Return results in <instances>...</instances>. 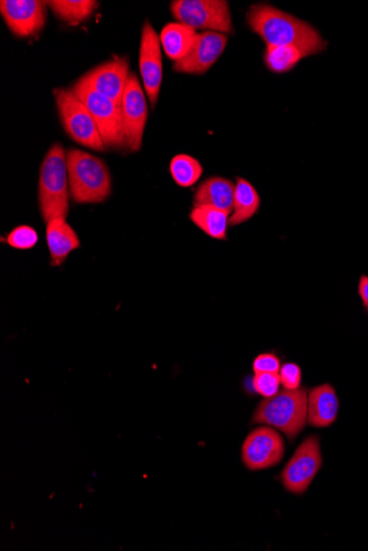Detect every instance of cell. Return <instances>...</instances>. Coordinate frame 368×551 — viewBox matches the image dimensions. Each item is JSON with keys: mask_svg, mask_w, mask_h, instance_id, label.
Listing matches in <instances>:
<instances>
[{"mask_svg": "<svg viewBox=\"0 0 368 551\" xmlns=\"http://www.w3.org/2000/svg\"><path fill=\"white\" fill-rule=\"evenodd\" d=\"M68 188L76 203H102L112 193V176L109 167L100 157L85 151L70 149L67 152Z\"/></svg>", "mask_w": 368, "mask_h": 551, "instance_id": "obj_2", "label": "cell"}, {"mask_svg": "<svg viewBox=\"0 0 368 551\" xmlns=\"http://www.w3.org/2000/svg\"><path fill=\"white\" fill-rule=\"evenodd\" d=\"M122 121H124L126 146L131 151L141 149L142 137L148 118V106L145 93L135 73H130L124 96L121 100Z\"/></svg>", "mask_w": 368, "mask_h": 551, "instance_id": "obj_10", "label": "cell"}, {"mask_svg": "<svg viewBox=\"0 0 368 551\" xmlns=\"http://www.w3.org/2000/svg\"><path fill=\"white\" fill-rule=\"evenodd\" d=\"M247 18L249 28L267 47H299L311 56L326 50L327 42L310 24L269 4H255Z\"/></svg>", "mask_w": 368, "mask_h": 551, "instance_id": "obj_1", "label": "cell"}, {"mask_svg": "<svg viewBox=\"0 0 368 551\" xmlns=\"http://www.w3.org/2000/svg\"><path fill=\"white\" fill-rule=\"evenodd\" d=\"M39 240L37 231L29 226H19L8 235L7 244L18 250L32 249Z\"/></svg>", "mask_w": 368, "mask_h": 551, "instance_id": "obj_25", "label": "cell"}, {"mask_svg": "<svg viewBox=\"0 0 368 551\" xmlns=\"http://www.w3.org/2000/svg\"><path fill=\"white\" fill-rule=\"evenodd\" d=\"M71 90L80 98L94 118L105 147H124L126 139L121 106L112 101L111 98L92 90L81 81H77Z\"/></svg>", "mask_w": 368, "mask_h": 551, "instance_id": "obj_7", "label": "cell"}, {"mask_svg": "<svg viewBox=\"0 0 368 551\" xmlns=\"http://www.w3.org/2000/svg\"><path fill=\"white\" fill-rule=\"evenodd\" d=\"M358 294L362 299L363 305L368 312V277L367 275H362L360 282H358Z\"/></svg>", "mask_w": 368, "mask_h": 551, "instance_id": "obj_28", "label": "cell"}, {"mask_svg": "<svg viewBox=\"0 0 368 551\" xmlns=\"http://www.w3.org/2000/svg\"><path fill=\"white\" fill-rule=\"evenodd\" d=\"M55 97L58 115L67 134L88 149L104 151L106 147L94 118L75 92L58 88Z\"/></svg>", "mask_w": 368, "mask_h": 551, "instance_id": "obj_5", "label": "cell"}, {"mask_svg": "<svg viewBox=\"0 0 368 551\" xmlns=\"http://www.w3.org/2000/svg\"><path fill=\"white\" fill-rule=\"evenodd\" d=\"M340 402L336 388L328 383L311 388L308 393V425L330 427L337 420Z\"/></svg>", "mask_w": 368, "mask_h": 551, "instance_id": "obj_15", "label": "cell"}, {"mask_svg": "<svg viewBox=\"0 0 368 551\" xmlns=\"http://www.w3.org/2000/svg\"><path fill=\"white\" fill-rule=\"evenodd\" d=\"M235 185L224 177L213 176L200 184L194 194V206H209L230 215L234 209Z\"/></svg>", "mask_w": 368, "mask_h": 551, "instance_id": "obj_17", "label": "cell"}, {"mask_svg": "<svg viewBox=\"0 0 368 551\" xmlns=\"http://www.w3.org/2000/svg\"><path fill=\"white\" fill-rule=\"evenodd\" d=\"M229 216V214L209 206H194L190 213V219L211 238L227 240Z\"/></svg>", "mask_w": 368, "mask_h": 551, "instance_id": "obj_20", "label": "cell"}, {"mask_svg": "<svg viewBox=\"0 0 368 551\" xmlns=\"http://www.w3.org/2000/svg\"><path fill=\"white\" fill-rule=\"evenodd\" d=\"M47 6L41 0H3L0 13L14 36L27 38L44 27Z\"/></svg>", "mask_w": 368, "mask_h": 551, "instance_id": "obj_11", "label": "cell"}, {"mask_svg": "<svg viewBox=\"0 0 368 551\" xmlns=\"http://www.w3.org/2000/svg\"><path fill=\"white\" fill-rule=\"evenodd\" d=\"M194 29L184 23L173 22L166 24L160 34V43L171 60L178 62L186 56L195 40Z\"/></svg>", "mask_w": 368, "mask_h": 551, "instance_id": "obj_18", "label": "cell"}, {"mask_svg": "<svg viewBox=\"0 0 368 551\" xmlns=\"http://www.w3.org/2000/svg\"><path fill=\"white\" fill-rule=\"evenodd\" d=\"M281 377L282 386L286 390H297L301 387L302 372L297 363L288 362L283 364L278 373Z\"/></svg>", "mask_w": 368, "mask_h": 551, "instance_id": "obj_26", "label": "cell"}, {"mask_svg": "<svg viewBox=\"0 0 368 551\" xmlns=\"http://www.w3.org/2000/svg\"><path fill=\"white\" fill-rule=\"evenodd\" d=\"M139 67L142 82L152 108L159 100L161 83H163V58H161L160 38L146 22L142 28Z\"/></svg>", "mask_w": 368, "mask_h": 551, "instance_id": "obj_13", "label": "cell"}, {"mask_svg": "<svg viewBox=\"0 0 368 551\" xmlns=\"http://www.w3.org/2000/svg\"><path fill=\"white\" fill-rule=\"evenodd\" d=\"M229 38L223 33L205 31L196 34L186 56L175 63L176 73L203 76L214 66L227 48Z\"/></svg>", "mask_w": 368, "mask_h": 551, "instance_id": "obj_12", "label": "cell"}, {"mask_svg": "<svg viewBox=\"0 0 368 551\" xmlns=\"http://www.w3.org/2000/svg\"><path fill=\"white\" fill-rule=\"evenodd\" d=\"M47 244L51 267H60L73 251L80 248V239L65 218H56L47 224Z\"/></svg>", "mask_w": 368, "mask_h": 551, "instance_id": "obj_16", "label": "cell"}, {"mask_svg": "<svg viewBox=\"0 0 368 551\" xmlns=\"http://www.w3.org/2000/svg\"><path fill=\"white\" fill-rule=\"evenodd\" d=\"M283 438L271 426H260L249 432L242 446V461L250 471L273 468L283 459Z\"/></svg>", "mask_w": 368, "mask_h": 551, "instance_id": "obj_9", "label": "cell"}, {"mask_svg": "<svg viewBox=\"0 0 368 551\" xmlns=\"http://www.w3.org/2000/svg\"><path fill=\"white\" fill-rule=\"evenodd\" d=\"M308 390H281L260 402L253 415V424L266 425L281 431L292 441L308 424Z\"/></svg>", "mask_w": 368, "mask_h": 551, "instance_id": "obj_3", "label": "cell"}, {"mask_svg": "<svg viewBox=\"0 0 368 551\" xmlns=\"http://www.w3.org/2000/svg\"><path fill=\"white\" fill-rule=\"evenodd\" d=\"M171 13L176 22L194 31L234 33L229 4L224 0H175Z\"/></svg>", "mask_w": 368, "mask_h": 551, "instance_id": "obj_6", "label": "cell"}, {"mask_svg": "<svg viewBox=\"0 0 368 551\" xmlns=\"http://www.w3.org/2000/svg\"><path fill=\"white\" fill-rule=\"evenodd\" d=\"M310 56V53L299 47H267L264 61L269 71L284 74L292 71L302 58Z\"/></svg>", "mask_w": 368, "mask_h": 551, "instance_id": "obj_21", "label": "cell"}, {"mask_svg": "<svg viewBox=\"0 0 368 551\" xmlns=\"http://www.w3.org/2000/svg\"><path fill=\"white\" fill-rule=\"evenodd\" d=\"M47 4L60 21L71 24L87 21L98 6L94 0H52Z\"/></svg>", "mask_w": 368, "mask_h": 551, "instance_id": "obj_22", "label": "cell"}, {"mask_svg": "<svg viewBox=\"0 0 368 551\" xmlns=\"http://www.w3.org/2000/svg\"><path fill=\"white\" fill-rule=\"evenodd\" d=\"M68 191L67 154L57 144L49 149L39 176V206L47 224L56 218L67 219L70 211Z\"/></svg>", "mask_w": 368, "mask_h": 551, "instance_id": "obj_4", "label": "cell"}, {"mask_svg": "<svg viewBox=\"0 0 368 551\" xmlns=\"http://www.w3.org/2000/svg\"><path fill=\"white\" fill-rule=\"evenodd\" d=\"M260 208V198L256 189L247 180L238 177L235 185L234 213L229 220V226H238L253 218Z\"/></svg>", "mask_w": 368, "mask_h": 551, "instance_id": "obj_19", "label": "cell"}, {"mask_svg": "<svg viewBox=\"0 0 368 551\" xmlns=\"http://www.w3.org/2000/svg\"><path fill=\"white\" fill-rule=\"evenodd\" d=\"M130 61L127 58H119L101 64L87 72L80 80L100 94L111 98L121 106L122 96L129 84Z\"/></svg>", "mask_w": 368, "mask_h": 551, "instance_id": "obj_14", "label": "cell"}, {"mask_svg": "<svg viewBox=\"0 0 368 551\" xmlns=\"http://www.w3.org/2000/svg\"><path fill=\"white\" fill-rule=\"evenodd\" d=\"M281 377L278 373H255L253 378L254 390L265 398L273 397L281 390Z\"/></svg>", "mask_w": 368, "mask_h": 551, "instance_id": "obj_24", "label": "cell"}, {"mask_svg": "<svg viewBox=\"0 0 368 551\" xmlns=\"http://www.w3.org/2000/svg\"><path fill=\"white\" fill-rule=\"evenodd\" d=\"M322 464L320 440L317 436L306 438L282 472L284 489L293 494H303L316 479Z\"/></svg>", "mask_w": 368, "mask_h": 551, "instance_id": "obj_8", "label": "cell"}, {"mask_svg": "<svg viewBox=\"0 0 368 551\" xmlns=\"http://www.w3.org/2000/svg\"><path fill=\"white\" fill-rule=\"evenodd\" d=\"M170 173L181 188H191L203 174V167L194 157L179 155L170 164Z\"/></svg>", "mask_w": 368, "mask_h": 551, "instance_id": "obj_23", "label": "cell"}, {"mask_svg": "<svg viewBox=\"0 0 368 551\" xmlns=\"http://www.w3.org/2000/svg\"><path fill=\"white\" fill-rule=\"evenodd\" d=\"M281 360L274 353H262L255 359L253 370L255 373H279L281 370Z\"/></svg>", "mask_w": 368, "mask_h": 551, "instance_id": "obj_27", "label": "cell"}]
</instances>
